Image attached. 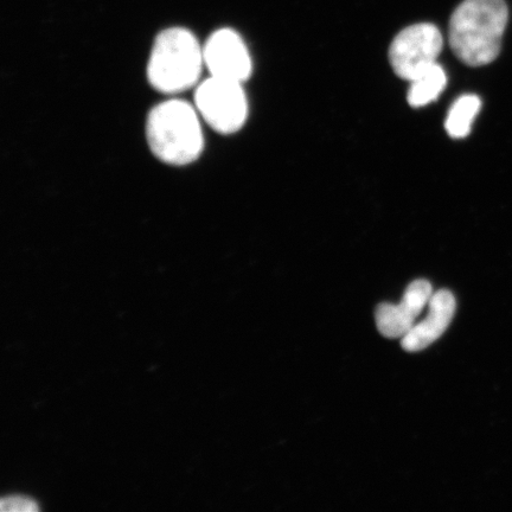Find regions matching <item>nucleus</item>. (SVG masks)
Instances as JSON below:
<instances>
[{"mask_svg":"<svg viewBox=\"0 0 512 512\" xmlns=\"http://www.w3.org/2000/svg\"><path fill=\"white\" fill-rule=\"evenodd\" d=\"M508 19L504 0H464L450 19L448 41L453 53L471 67L494 62L501 53Z\"/></svg>","mask_w":512,"mask_h":512,"instance_id":"f257e3e1","label":"nucleus"},{"mask_svg":"<svg viewBox=\"0 0 512 512\" xmlns=\"http://www.w3.org/2000/svg\"><path fill=\"white\" fill-rule=\"evenodd\" d=\"M200 113L181 99H171L152 108L146 120V138L160 162L184 166L200 158L204 136Z\"/></svg>","mask_w":512,"mask_h":512,"instance_id":"f03ea898","label":"nucleus"},{"mask_svg":"<svg viewBox=\"0 0 512 512\" xmlns=\"http://www.w3.org/2000/svg\"><path fill=\"white\" fill-rule=\"evenodd\" d=\"M203 67V48L194 34L183 28L166 29L153 44L147 79L159 93L177 95L197 85Z\"/></svg>","mask_w":512,"mask_h":512,"instance_id":"7ed1b4c3","label":"nucleus"},{"mask_svg":"<svg viewBox=\"0 0 512 512\" xmlns=\"http://www.w3.org/2000/svg\"><path fill=\"white\" fill-rule=\"evenodd\" d=\"M195 107L201 118L221 134L240 131L248 117V101L242 82L215 76L197 86Z\"/></svg>","mask_w":512,"mask_h":512,"instance_id":"20e7f679","label":"nucleus"},{"mask_svg":"<svg viewBox=\"0 0 512 512\" xmlns=\"http://www.w3.org/2000/svg\"><path fill=\"white\" fill-rule=\"evenodd\" d=\"M444 38L432 23L411 25L399 32L389 48V61L399 78L411 81L438 63Z\"/></svg>","mask_w":512,"mask_h":512,"instance_id":"39448f33","label":"nucleus"},{"mask_svg":"<svg viewBox=\"0 0 512 512\" xmlns=\"http://www.w3.org/2000/svg\"><path fill=\"white\" fill-rule=\"evenodd\" d=\"M203 56L210 76L242 83L251 78V55L241 36L232 29L215 31L203 47Z\"/></svg>","mask_w":512,"mask_h":512,"instance_id":"423d86ee","label":"nucleus"},{"mask_svg":"<svg viewBox=\"0 0 512 512\" xmlns=\"http://www.w3.org/2000/svg\"><path fill=\"white\" fill-rule=\"evenodd\" d=\"M432 294V285L425 279H419L407 287L400 304L384 303L377 306L375 319L380 334L393 339L405 337L430 303Z\"/></svg>","mask_w":512,"mask_h":512,"instance_id":"0eeeda50","label":"nucleus"},{"mask_svg":"<svg viewBox=\"0 0 512 512\" xmlns=\"http://www.w3.org/2000/svg\"><path fill=\"white\" fill-rule=\"evenodd\" d=\"M456 309V298L452 292L440 290L433 293L428 303L427 317L416 323L411 331L401 338L403 350L418 352L437 342L450 326Z\"/></svg>","mask_w":512,"mask_h":512,"instance_id":"6e6552de","label":"nucleus"},{"mask_svg":"<svg viewBox=\"0 0 512 512\" xmlns=\"http://www.w3.org/2000/svg\"><path fill=\"white\" fill-rule=\"evenodd\" d=\"M409 82H411L407 96L409 105L419 108L439 98L446 87L447 76L443 67L435 63Z\"/></svg>","mask_w":512,"mask_h":512,"instance_id":"1a4fd4ad","label":"nucleus"},{"mask_svg":"<svg viewBox=\"0 0 512 512\" xmlns=\"http://www.w3.org/2000/svg\"><path fill=\"white\" fill-rule=\"evenodd\" d=\"M482 101L475 94L460 96L448 111L445 128L448 136L453 139H463L469 136L473 121H475Z\"/></svg>","mask_w":512,"mask_h":512,"instance_id":"9d476101","label":"nucleus"},{"mask_svg":"<svg viewBox=\"0 0 512 512\" xmlns=\"http://www.w3.org/2000/svg\"><path fill=\"white\" fill-rule=\"evenodd\" d=\"M0 510L10 512H32L38 510V505L31 498L23 496H8L0 502Z\"/></svg>","mask_w":512,"mask_h":512,"instance_id":"9b49d317","label":"nucleus"}]
</instances>
